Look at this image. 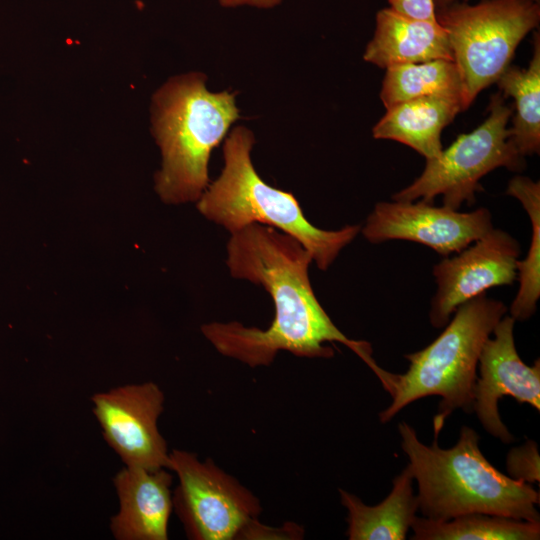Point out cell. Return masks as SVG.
Listing matches in <instances>:
<instances>
[{"label": "cell", "instance_id": "obj_15", "mask_svg": "<svg viewBox=\"0 0 540 540\" xmlns=\"http://www.w3.org/2000/svg\"><path fill=\"white\" fill-rule=\"evenodd\" d=\"M461 111L462 103L454 98L426 96L404 101L386 109L373 127V137L403 143L425 159L435 158L443 149V129Z\"/></svg>", "mask_w": 540, "mask_h": 540}, {"label": "cell", "instance_id": "obj_23", "mask_svg": "<svg viewBox=\"0 0 540 540\" xmlns=\"http://www.w3.org/2000/svg\"><path fill=\"white\" fill-rule=\"evenodd\" d=\"M390 8L410 18L437 21L433 0H388Z\"/></svg>", "mask_w": 540, "mask_h": 540}, {"label": "cell", "instance_id": "obj_13", "mask_svg": "<svg viewBox=\"0 0 540 540\" xmlns=\"http://www.w3.org/2000/svg\"><path fill=\"white\" fill-rule=\"evenodd\" d=\"M167 468L125 466L114 478L120 501L111 519L118 540H167L173 509L172 475Z\"/></svg>", "mask_w": 540, "mask_h": 540}, {"label": "cell", "instance_id": "obj_24", "mask_svg": "<svg viewBox=\"0 0 540 540\" xmlns=\"http://www.w3.org/2000/svg\"><path fill=\"white\" fill-rule=\"evenodd\" d=\"M282 0H219L223 7H237L250 5L258 8H271L278 5Z\"/></svg>", "mask_w": 540, "mask_h": 540}, {"label": "cell", "instance_id": "obj_25", "mask_svg": "<svg viewBox=\"0 0 540 540\" xmlns=\"http://www.w3.org/2000/svg\"><path fill=\"white\" fill-rule=\"evenodd\" d=\"M457 0H433L434 6L436 9L444 8L455 3ZM468 1V0H465Z\"/></svg>", "mask_w": 540, "mask_h": 540}, {"label": "cell", "instance_id": "obj_17", "mask_svg": "<svg viewBox=\"0 0 540 540\" xmlns=\"http://www.w3.org/2000/svg\"><path fill=\"white\" fill-rule=\"evenodd\" d=\"M504 98L515 101L509 140L523 157L540 150V37L534 33L533 56L527 68L509 66L496 82Z\"/></svg>", "mask_w": 540, "mask_h": 540}, {"label": "cell", "instance_id": "obj_2", "mask_svg": "<svg viewBox=\"0 0 540 540\" xmlns=\"http://www.w3.org/2000/svg\"><path fill=\"white\" fill-rule=\"evenodd\" d=\"M398 430L424 517L449 520L482 513L540 522L539 492L496 469L482 454L474 429L463 426L458 442L448 449L439 447L438 438L431 446L424 445L404 421Z\"/></svg>", "mask_w": 540, "mask_h": 540}, {"label": "cell", "instance_id": "obj_12", "mask_svg": "<svg viewBox=\"0 0 540 540\" xmlns=\"http://www.w3.org/2000/svg\"><path fill=\"white\" fill-rule=\"evenodd\" d=\"M514 324V318L504 315L492 332L494 337L484 343L474 390L473 411L484 429L504 443H511L514 437L498 412L503 396L540 410V360L532 366L522 361L515 347Z\"/></svg>", "mask_w": 540, "mask_h": 540}, {"label": "cell", "instance_id": "obj_1", "mask_svg": "<svg viewBox=\"0 0 540 540\" xmlns=\"http://www.w3.org/2000/svg\"><path fill=\"white\" fill-rule=\"evenodd\" d=\"M227 265L234 278L261 285L271 296L275 315L267 329L238 322L203 325L204 336L218 352L250 367L270 365L277 353L331 358L326 342L351 349L376 374L386 370L372 358L371 345L348 338L332 322L315 296L308 269L312 256L295 238L275 228L251 224L231 234Z\"/></svg>", "mask_w": 540, "mask_h": 540}, {"label": "cell", "instance_id": "obj_21", "mask_svg": "<svg viewBox=\"0 0 540 540\" xmlns=\"http://www.w3.org/2000/svg\"><path fill=\"white\" fill-rule=\"evenodd\" d=\"M539 459L537 444L532 440H527L521 447L511 449L507 455L509 476L525 483H539Z\"/></svg>", "mask_w": 540, "mask_h": 540}, {"label": "cell", "instance_id": "obj_16", "mask_svg": "<svg viewBox=\"0 0 540 540\" xmlns=\"http://www.w3.org/2000/svg\"><path fill=\"white\" fill-rule=\"evenodd\" d=\"M413 474L406 468L392 481V490L379 504L368 506L356 495L339 489L348 511L350 540H404L419 509L413 493Z\"/></svg>", "mask_w": 540, "mask_h": 540}, {"label": "cell", "instance_id": "obj_22", "mask_svg": "<svg viewBox=\"0 0 540 540\" xmlns=\"http://www.w3.org/2000/svg\"><path fill=\"white\" fill-rule=\"evenodd\" d=\"M302 537L303 529L295 523H287L286 527L271 528L255 519L242 531L239 539H299Z\"/></svg>", "mask_w": 540, "mask_h": 540}, {"label": "cell", "instance_id": "obj_6", "mask_svg": "<svg viewBox=\"0 0 540 540\" xmlns=\"http://www.w3.org/2000/svg\"><path fill=\"white\" fill-rule=\"evenodd\" d=\"M447 33L464 90L466 109L510 66L517 46L540 22V4L531 0H483L436 9Z\"/></svg>", "mask_w": 540, "mask_h": 540}, {"label": "cell", "instance_id": "obj_19", "mask_svg": "<svg viewBox=\"0 0 540 540\" xmlns=\"http://www.w3.org/2000/svg\"><path fill=\"white\" fill-rule=\"evenodd\" d=\"M411 529L414 540H538L540 522L498 515L472 513L449 520L416 516Z\"/></svg>", "mask_w": 540, "mask_h": 540}, {"label": "cell", "instance_id": "obj_9", "mask_svg": "<svg viewBox=\"0 0 540 540\" xmlns=\"http://www.w3.org/2000/svg\"><path fill=\"white\" fill-rule=\"evenodd\" d=\"M492 228V215L485 207L459 212L422 200H393L378 202L360 232L374 244L388 240L413 241L433 249L442 257H449Z\"/></svg>", "mask_w": 540, "mask_h": 540}, {"label": "cell", "instance_id": "obj_10", "mask_svg": "<svg viewBox=\"0 0 540 540\" xmlns=\"http://www.w3.org/2000/svg\"><path fill=\"white\" fill-rule=\"evenodd\" d=\"M519 242L502 229H490L453 257L433 267L437 290L431 300L430 323L444 327L455 310L486 290L511 285L517 279Z\"/></svg>", "mask_w": 540, "mask_h": 540}, {"label": "cell", "instance_id": "obj_18", "mask_svg": "<svg viewBox=\"0 0 540 540\" xmlns=\"http://www.w3.org/2000/svg\"><path fill=\"white\" fill-rule=\"evenodd\" d=\"M426 96L458 99L466 110L461 76L453 60L437 59L395 65L386 69L380 92L386 109Z\"/></svg>", "mask_w": 540, "mask_h": 540}, {"label": "cell", "instance_id": "obj_26", "mask_svg": "<svg viewBox=\"0 0 540 540\" xmlns=\"http://www.w3.org/2000/svg\"><path fill=\"white\" fill-rule=\"evenodd\" d=\"M531 1H534V2H537V3H539V2H540V0H531Z\"/></svg>", "mask_w": 540, "mask_h": 540}, {"label": "cell", "instance_id": "obj_5", "mask_svg": "<svg viewBox=\"0 0 540 540\" xmlns=\"http://www.w3.org/2000/svg\"><path fill=\"white\" fill-rule=\"evenodd\" d=\"M254 142L253 133L244 126L231 131L223 146L222 173L199 198L198 210L231 234L251 224L278 229L298 240L317 267L326 271L362 226L323 230L312 225L292 193L271 187L260 178L250 156Z\"/></svg>", "mask_w": 540, "mask_h": 540}, {"label": "cell", "instance_id": "obj_11", "mask_svg": "<svg viewBox=\"0 0 540 540\" xmlns=\"http://www.w3.org/2000/svg\"><path fill=\"white\" fill-rule=\"evenodd\" d=\"M93 413L107 444L125 466L169 468V453L158 429L164 394L153 382L129 384L92 397Z\"/></svg>", "mask_w": 540, "mask_h": 540}, {"label": "cell", "instance_id": "obj_4", "mask_svg": "<svg viewBox=\"0 0 540 540\" xmlns=\"http://www.w3.org/2000/svg\"><path fill=\"white\" fill-rule=\"evenodd\" d=\"M506 313L504 303L486 293L461 304L433 342L405 355L410 365L404 374L387 373L382 385L392 402L380 412V421L386 423L410 403L437 395L441 401L433 429L434 438H438L454 410L472 412L482 348Z\"/></svg>", "mask_w": 540, "mask_h": 540}, {"label": "cell", "instance_id": "obj_14", "mask_svg": "<svg viewBox=\"0 0 540 540\" xmlns=\"http://www.w3.org/2000/svg\"><path fill=\"white\" fill-rule=\"evenodd\" d=\"M363 58L385 69L437 59L453 60L447 33L438 21L410 18L390 7L377 12L374 36Z\"/></svg>", "mask_w": 540, "mask_h": 540}, {"label": "cell", "instance_id": "obj_3", "mask_svg": "<svg viewBox=\"0 0 540 540\" xmlns=\"http://www.w3.org/2000/svg\"><path fill=\"white\" fill-rule=\"evenodd\" d=\"M206 79L198 72L172 77L152 99V132L162 153L155 189L165 203L199 200L211 151L240 118L235 93H212Z\"/></svg>", "mask_w": 540, "mask_h": 540}, {"label": "cell", "instance_id": "obj_8", "mask_svg": "<svg viewBox=\"0 0 540 540\" xmlns=\"http://www.w3.org/2000/svg\"><path fill=\"white\" fill-rule=\"evenodd\" d=\"M168 469L178 477L173 508L189 539H239L262 510L251 491L210 459L175 449Z\"/></svg>", "mask_w": 540, "mask_h": 540}, {"label": "cell", "instance_id": "obj_20", "mask_svg": "<svg viewBox=\"0 0 540 540\" xmlns=\"http://www.w3.org/2000/svg\"><path fill=\"white\" fill-rule=\"evenodd\" d=\"M506 194L522 204L532 228L527 255L517 261L519 289L509 309L515 321H525L535 313L540 297V183L518 175L509 181Z\"/></svg>", "mask_w": 540, "mask_h": 540}, {"label": "cell", "instance_id": "obj_7", "mask_svg": "<svg viewBox=\"0 0 540 540\" xmlns=\"http://www.w3.org/2000/svg\"><path fill=\"white\" fill-rule=\"evenodd\" d=\"M488 109L482 124L459 135L437 157L426 159L421 175L396 192L392 200L433 203L442 195L444 206L458 210L464 202H475V193L482 190L479 182L489 172L499 167L522 170L524 157L509 140L507 128L513 110L500 92L491 96Z\"/></svg>", "mask_w": 540, "mask_h": 540}]
</instances>
